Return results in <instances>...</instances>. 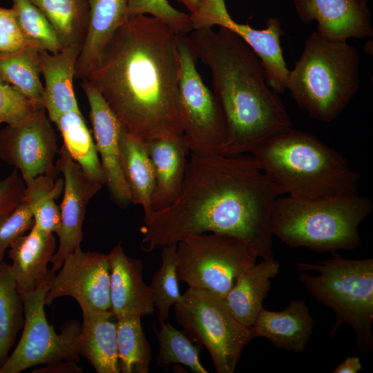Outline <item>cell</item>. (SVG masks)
<instances>
[{"label":"cell","mask_w":373,"mask_h":373,"mask_svg":"<svg viewBox=\"0 0 373 373\" xmlns=\"http://www.w3.org/2000/svg\"><path fill=\"white\" fill-rule=\"evenodd\" d=\"M281 195L252 155L191 153L175 200L144 220L142 248L221 233L246 241L262 260L275 259L271 213Z\"/></svg>","instance_id":"6da1fadb"},{"label":"cell","mask_w":373,"mask_h":373,"mask_svg":"<svg viewBox=\"0 0 373 373\" xmlns=\"http://www.w3.org/2000/svg\"><path fill=\"white\" fill-rule=\"evenodd\" d=\"M178 39L155 17H129L85 79L126 130L144 141L182 135Z\"/></svg>","instance_id":"7a4b0ae2"},{"label":"cell","mask_w":373,"mask_h":373,"mask_svg":"<svg viewBox=\"0 0 373 373\" xmlns=\"http://www.w3.org/2000/svg\"><path fill=\"white\" fill-rule=\"evenodd\" d=\"M188 37L197 59L210 68L213 91L226 119L227 138L220 154L251 153L293 128L260 60L238 35L221 27L195 29Z\"/></svg>","instance_id":"3957f363"},{"label":"cell","mask_w":373,"mask_h":373,"mask_svg":"<svg viewBox=\"0 0 373 373\" xmlns=\"http://www.w3.org/2000/svg\"><path fill=\"white\" fill-rule=\"evenodd\" d=\"M283 194L315 198L356 193L361 178L342 153L293 128L251 153Z\"/></svg>","instance_id":"277c9868"},{"label":"cell","mask_w":373,"mask_h":373,"mask_svg":"<svg viewBox=\"0 0 373 373\" xmlns=\"http://www.w3.org/2000/svg\"><path fill=\"white\" fill-rule=\"evenodd\" d=\"M360 57L347 40L317 30L289 70L286 83L298 108L314 119L330 122L347 106L360 88Z\"/></svg>","instance_id":"5b68a950"},{"label":"cell","mask_w":373,"mask_h":373,"mask_svg":"<svg viewBox=\"0 0 373 373\" xmlns=\"http://www.w3.org/2000/svg\"><path fill=\"white\" fill-rule=\"evenodd\" d=\"M373 204L358 193L306 198L279 197L271 213L273 236L291 247L318 252L358 248V225L370 214Z\"/></svg>","instance_id":"8992f818"},{"label":"cell","mask_w":373,"mask_h":373,"mask_svg":"<svg viewBox=\"0 0 373 373\" xmlns=\"http://www.w3.org/2000/svg\"><path fill=\"white\" fill-rule=\"evenodd\" d=\"M317 264L296 262L298 278L316 300L332 309L335 323L333 336L342 324H349L356 334V347H373V258H342L337 251Z\"/></svg>","instance_id":"52a82bcc"},{"label":"cell","mask_w":373,"mask_h":373,"mask_svg":"<svg viewBox=\"0 0 373 373\" xmlns=\"http://www.w3.org/2000/svg\"><path fill=\"white\" fill-rule=\"evenodd\" d=\"M178 281L224 298L237 278L256 264L251 245L234 236L210 233L189 236L177 243Z\"/></svg>","instance_id":"ba28073f"},{"label":"cell","mask_w":373,"mask_h":373,"mask_svg":"<svg viewBox=\"0 0 373 373\" xmlns=\"http://www.w3.org/2000/svg\"><path fill=\"white\" fill-rule=\"evenodd\" d=\"M173 308L185 334L209 352L216 372H234L242 351L253 337L250 328L233 316L224 298L189 287Z\"/></svg>","instance_id":"9c48e42d"},{"label":"cell","mask_w":373,"mask_h":373,"mask_svg":"<svg viewBox=\"0 0 373 373\" xmlns=\"http://www.w3.org/2000/svg\"><path fill=\"white\" fill-rule=\"evenodd\" d=\"M178 52L180 113L186 144L193 154L220 153L227 132L222 106L197 70L198 59L188 36L179 35Z\"/></svg>","instance_id":"30bf717a"},{"label":"cell","mask_w":373,"mask_h":373,"mask_svg":"<svg viewBox=\"0 0 373 373\" xmlns=\"http://www.w3.org/2000/svg\"><path fill=\"white\" fill-rule=\"evenodd\" d=\"M55 275L52 270L37 289L21 297L25 318L23 332L15 349L0 367V373H19L33 366L61 361L79 362L81 324L69 320L58 334L46 317L45 298Z\"/></svg>","instance_id":"8fae6325"},{"label":"cell","mask_w":373,"mask_h":373,"mask_svg":"<svg viewBox=\"0 0 373 373\" xmlns=\"http://www.w3.org/2000/svg\"><path fill=\"white\" fill-rule=\"evenodd\" d=\"M189 15L193 30L218 25L238 35L260 60L269 87L278 94L287 90L289 70L280 44L284 30L277 18H269L265 29H254L234 21L224 0H198L196 11Z\"/></svg>","instance_id":"7c38bea8"},{"label":"cell","mask_w":373,"mask_h":373,"mask_svg":"<svg viewBox=\"0 0 373 373\" xmlns=\"http://www.w3.org/2000/svg\"><path fill=\"white\" fill-rule=\"evenodd\" d=\"M44 107L0 131V160L13 166L24 181L40 175L56 176V135Z\"/></svg>","instance_id":"4fadbf2b"},{"label":"cell","mask_w":373,"mask_h":373,"mask_svg":"<svg viewBox=\"0 0 373 373\" xmlns=\"http://www.w3.org/2000/svg\"><path fill=\"white\" fill-rule=\"evenodd\" d=\"M69 296L82 308L110 310V273L107 254L75 249L66 256L46 294L45 305Z\"/></svg>","instance_id":"5bb4252c"},{"label":"cell","mask_w":373,"mask_h":373,"mask_svg":"<svg viewBox=\"0 0 373 373\" xmlns=\"http://www.w3.org/2000/svg\"><path fill=\"white\" fill-rule=\"evenodd\" d=\"M58 152L55 165L64 177V198L59 207L61 223L55 232L59 246L50 260L55 271L60 269L67 256L80 247L87 206L103 186L87 176L64 145Z\"/></svg>","instance_id":"9a60e30c"},{"label":"cell","mask_w":373,"mask_h":373,"mask_svg":"<svg viewBox=\"0 0 373 373\" xmlns=\"http://www.w3.org/2000/svg\"><path fill=\"white\" fill-rule=\"evenodd\" d=\"M88 101L95 143L105 184L113 202L121 208L131 203L130 192L120 162L119 137L123 125L102 95L86 79L81 83Z\"/></svg>","instance_id":"2e32d148"},{"label":"cell","mask_w":373,"mask_h":373,"mask_svg":"<svg viewBox=\"0 0 373 373\" xmlns=\"http://www.w3.org/2000/svg\"><path fill=\"white\" fill-rule=\"evenodd\" d=\"M110 273L111 309L113 316L141 317L154 311L150 285L143 280V262L130 258L119 242L107 254Z\"/></svg>","instance_id":"e0dca14e"},{"label":"cell","mask_w":373,"mask_h":373,"mask_svg":"<svg viewBox=\"0 0 373 373\" xmlns=\"http://www.w3.org/2000/svg\"><path fill=\"white\" fill-rule=\"evenodd\" d=\"M305 22L316 20L317 30L332 38L347 40L372 37L370 11L362 0H294Z\"/></svg>","instance_id":"ac0fdd59"},{"label":"cell","mask_w":373,"mask_h":373,"mask_svg":"<svg viewBox=\"0 0 373 373\" xmlns=\"http://www.w3.org/2000/svg\"><path fill=\"white\" fill-rule=\"evenodd\" d=\"M9 249L16 287L22 297L37 289L52 272L48 265L55 252V239L52 233L34 225L28 234L17 238Z\"/></svg>","instance_id":"d6986e66"},{"label":"cell","mask_w":373,"mask_h":373,"mask_svg":"<svg viewBox=\"0 0 373 373\" xmlns=\"http://www.w3.org/2000/svg\"><path fill=\"white\" fill-rule=\"evenodd\" d=\"M314 320L303 299L291 300L282 311L264 307L250 327L253 338L264 337L276 347L302 352L313 333Z\"/></svg>","instance_id":"ffe728a7"},{"label":"cell","mask_w":373,"mask_h":373,"mask_svg":"<svg viewBox=\"0 0 373 373\" xmlns=\"http://www.w3.org/2000/svg\"><path fill=\"white\" fill-rule=\"evenodd\" d=\"M155 174L151 198L153 211L170 205L180 190L190 152L183 134L173 138H157L146 141Z\"/></svg>","instance_id":"44dd1931"},{"label":"cell","mask_w":373,"mask_h":373,"mask_svg":"<svg viewBox=\"0 0 373 373\" xmlns=\"http://www.w3.org/2000/svg\"><path fill=\"white\" fill-rule=\"evenodd\" d=\"M82 48V45H71L57 53L39 51L40 71L45 82L44 106L50 122L63 113L79 111L73 79Z\"/></svg>","instance_id":"7402d4cb"},{"label":"cell","mask_w":373,"mask_h":373,"mask_svg":"<svg viewBox=\"0 0 373 373\" xmlns=\"http://www.w3.org/2000/svg\"><path fill=\"white\" fill-rule=\"evenodd\" d=\"M87 34L75 66V77L85 79L98 65L117 30L126 21V0H88Z\"/></svg>","instance_id":"603a6c76"},{"label":"cell","mask_w":373,"mask_h":373,"mask_svg":"<svg viewBox=\"0 0 373 373\" xmlns=\"http://www.w3.org/2000/svg\"><path fill=\"white\" fill-rule=\"evenodd\" d=\"M81 309L80 356L85 357L97 373H119L116 318L110 310Z\"/></svg>","instance_id":"cb8c5ba5"},{"label":"cell","mask_w":373,"mask_h":373,"mask_svg":"<svg viewBox=\"0 0 373 373\" xmlns=\"http://www.w3.org/2000/svg\"><path fill=\"white\" fill-rule=\"evenodd\" d=\"M279 269L280 264L275 259L262 260L241 273L224 298L233 316L244 326L253 325L271 289V279Z\"/></svg>","instance_id":"d4e9b609"},{"label":"cell","mask_w":373,"mask_h":373,"mask_svg":"<svg viewBox=\"0 0 373 373\" xmlns=\"http://www.w3.org/2000/svg\"><path fill=\"white\" fill-rule=\"evenodd\" d=\"M119 154L131 202L140 205L144 210V220L147 219L153 212L151 198L155 174L146 141L134 136L123 126L119 137Z\"/></svg>","instance_id":"484cf974"},{"label":"cell","mask_w":373,"mask_h":373,"mask_svg":"<svg viewBox=\"0 0 373 373\" xmlns=\"http://www.w3.org/2000/svg\"><path fill=\"white\" fill-rule=\"evenodd\" d=\"M57 127L64 146L91 180L105 184L95 143L80 111L63 113L51 121Z\"/></svg>","instance_id":"4316f807"},{"label":"cell","mask_w":373,"mask_h":373,"mask_svg":"<svg viewBox=\"0 0 373 373\" xmlns=\"http://www.w3.org/2000/svg\"><path fill=\"white\" fill-rule=\"evenodd\" d=\"M34 46L0 52V78L38 107H44V88L40 79L39 51Z\"/></svg>","instance_id":"83f0119b"},{"label":"cell","mask_w":373,"mask_h":373,"mask_svg":"<svg viewBox=\"0 0 373 373\" xmlns=\"http://www.w3.org/2000/svg\"><path fill=\"white\" fill-rule=\"evenodd\" d=\"M46 17L63 47L82 45L86 37L88 0H29Z\"/></svg>","instance_id":"f1b7e54d"},{"label":"cell","mask_w":373,"mask_h":373,"mask_svg":"<svg viewBox=\"0 0 373 373\" xmlns=\"http://www.w3.org/2000/svg\"><path fill=\"white\" fill-rule=\"evenodd\" d=\"M23 201L30 207L35 225L48 232H56L61 223L60 207L56 200L64 190V180L40 175L24 181Z\"/></svg>","instance_id":"f546056e"},{"label":"cell","mask_w":373,"mask_h":373,"mask_svg":"<svg viewBox=\"0 0 373 373\" xmlns=\"http://www.w3.org/2000/svg\"><path fill=\"white\" fill-rule=\"evenodd\" d=\"M24 323L23 299L17 289L11 265L3 261L0 262V367L8 360Z\"/></svg>","instance_id":"4dcf8cb0"},{"label":"cell","mask_w":373,"mask_h":373,"mask_svg":"<svg viewBox=\"0 0 373 373\" xmlns=\"http://www.w3.org/2000/svg\"><path fill=\"white\" fill-rule=\"evenodd\" d=\"M141 316L131 315L117 319V350L120 372L149 373L151 352Z\"/></svg>","instance_id":"1f68e13d"},{"label":"cell","mask_w":373,"mask_h":373,"mask_svg":"<svg viewBox=\"0 0 373 373\" xmlns=\"http://www.w3.org/2000/svg\"><path fill=\"white\" fill-rule=\"evenodd\" d=\"M160 325V329L154 326V333L159 343L157 366L167 371L171 365L180 364L193 372L207 373L200 361V349L193 344L187 335L167 321Z\"/></svg>","instance_id":"d6a6232c"},{"label":"cell","mask_w":373,"mask_h":373,"mask_svg":"<svg viewBox=\"0 0 373 373\" xmlns=\"http://www.w3.org/2000/svg\"><path fill=\"white\" fill-rule=\"evenodd\" d=\"M176 249L177 243L163 246L161 266L155 272L150 285L160 324L168 321L171 307L176 305L182 296L178 286Z\"/></svg>","instance_id":"836d02e7"},{"label":"cell","mask_w":373,"mask_h":373,"mask_svg":"<svg viewBox=\"0 0 373 373\" xmlns=\"http://www.w3.org/2000/svg\"><path fill=\"white\" fill-rule=\"evenodd\" d=\"M18 25L25 37L39 49L51 53L63 50L56 32L44 15L29 0H11Z\"/></svg>","instance_id":"e575fe53"},{"label":"cell","mask_w":373,"mask_h":373,"mask_svg":"<svg viewBox=\"0 0 373 373\" xmlns=\"http://www.w3.org/2000/svg\"><path fill=\"white\" fill-rule=\"evenodd\" d=\"M128 17L149 14L179 35L193 30L189 15L172 7L167 0H126Z\"/></svg>","instance_id":"d590c367"},{"label":"cell","mask_w":373,"mask_h":373,"mask_svg":"<svg viewBox=\"0 0 373 373\" xmlns=\"http://www.w3.org/2000/svg\"><path fill=\"white\" fill-rule=\"evenodd\" d=\"M34 225L32 213L24 201L12 211L0 215V262L3 261L5 252L11 243Z\"/></svg>","instance_id":"8d00e7d4"},{"label":"cell","mask_w":373,"mask_h":373,"mask_svg":"<svg viewBox=\"0 0 373 373\" xmlns=\"http://www.w3.org/2000/svg\"><path fill=\"white\" fill-rule=\"evenodd\" d=\"M37 108L39 107L0 78V124H19Z\"/></svg>","instance_id":"74e56055"},{"label":"cell","mask_w":373,"mask_h":373,"mask_svg":"<svg viewBox=\"0 0 373 373\" xmlns=\"http://www.w3.org/2000/svg\"><path fill=\"white\" fill-rule=\"evenodd\" d=\"M26 46L37 48L23 35L12 8L0 7V52H12Z\"/></svg>","instance_id":"f35d334b"},{"label":"cell","mask_w":373,"mask_h":373,"mask_svg":"<svg viewBox=\"0 0 373 373\" xmlns=\"http://www.w3.org/2000/svg\"><path fill=\"white\" fill-rule=\"evenodd\" d=\"M24 189V182L16 169L0 181V215L12 211L23 201Z\"/></svg>","instance_id":"ab89813d"},{"label":"cell","mask_w":373,"mask_h":373,"mask_svg":"<svg viewBox=\"0 0 373 373\" xmlns=\"http://www.w3.org/2000/svg\"><path fill=\"white\" fill-rule=\"evenodd\" d=\"M32 372L42 373H79L82 372V368L77 365V363L73 361H61L52 364L46 365L45 367L35 370Z\"/></svg>","instance_id":"60d3db41"},{"label":"cell","mask_w":373,"mask_h":373,"mask_svg":"<svg viewBox=\"0 0 373 373\" xmlns=\"http://www.w3.org/2000/svg\"><path fill=\"white\" fill-rule=\"evenodd\" d=\"M362 369L360 358L357 356L347 357L332 371L333 373H357Z\"/></svg>","instance_id":"b9f144b4"},{"label":"cell","mask_w":373,"mask_h":373,"mask_svg":"<svg viewBox=\"0 0 373 373\" xmlns=\"http://www.w3.org/2000/svg\"><path fill=\"white\" fill-rule=\"evenodd\" d=\"M182 3L190 12V14H193L197 9L198 0H178Z\"/></svg>","instance_id":"7bdbcfd3"},{"label":"cell","mask_w":373,"mask_h":373,"mask_svg":"<svg viewBox=\"0 0 373 373\" xmlns=\"http://www.w3.org/2000/svg\"><path fill=\"white\" fill-rule=\"evenodd\" d=\"M363 1H364L365 3H367V0H362Z\"/></svg>","instance_id":"ee69618b"}]
</instances>
